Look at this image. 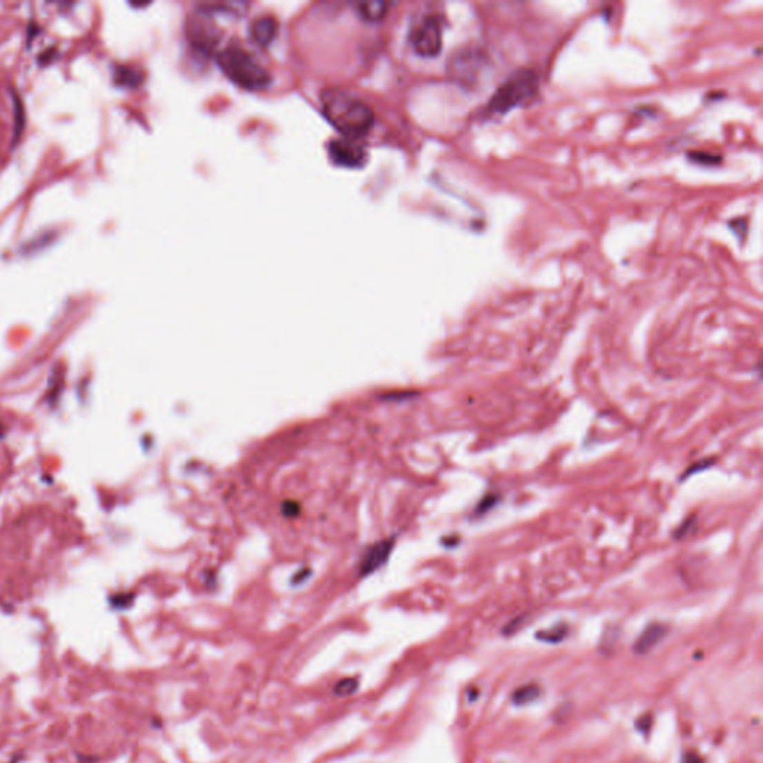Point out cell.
Segmentation results:
<instances>
[{
  "mask_svg": "<svg viewBox=\"0 0 763 763\" xmlns=\"http://www.w3.org/2000/svg\"><path fill=\"white\" fill-rule=\"evenodd\" d=\"M687 155H689V158L693 160V162L699 164H717L722 160V157H719L717 154H710L706 153V151H692V153H689Z\"/></svg>",
  "mask_w": 763,
  "mask_h": 763,
  "instance_id": "cell-13",
  "label": "cell"
},
{
  "mask_svg": "<svg viewBox=\"0 0 763 763\" xmlns=\"http://www.w3.org/2000/svg\"><path fill=\"white\" fill-rule=\"evenodd\" d=\"M567 634H568V628L565 625H561L550 630H541V632H539L535 637L545 643H559L565 637H567Z\"/></svg>",
  "mask_w": 763,
  "mask_h": 763,
  "instance_id": "cell-12",
  "label": "cell"
},
{
  "mask_svg": "<svg viewBox=\"0 0 763 763\" xmlns=\"http://www.w3.org/2000/svg\"><path fill=\"white\" fill-rule=\"evenodd\" d=\"M540 693H541L540 686L535 684V683H530V684L521 686L519 689H516L513 692L512 701H513L514 705H525V704H530V702L535 701L540 696Z\"/></svg>",
  "mask_w": 763,
  "mask_h": 763,
  "instance_id": "cell-11",
  "label": "cell"
},
{
  "mask_svg": "<svg viewBox=\"0 0 763 763\" xmlns=\"http://www.w3.org/2000/svg\"><path fill=\"white\" fill-rule=\"evenodd\" d=\"M333 162L343 167H360L364 164L365 151L352 139H336L328 146Z\"/></svg>",
  "mask_w": 763,
  "mask_h": 763,
  "instance_id": "cell-6",
  "label": "cell"
},
{
  "mask_svg": "<svg viewBox=\"0 0 763 763\" xmlns=\"http://www.w3.org/2000/svg\"><path fill=\"white\" fill-rule=\"evenodd\" d=\"M389 5L386 2H363L358 3V12L367 21H379L388 12Z\"/></svg>",
  "mask_w": 763,
  "mask_h": 763,
  "instance_id": "cell-10",
  "label": "cell"
},
{
  "mask_svg": "<svg viewBox=\"0 0 763 763\" xmlns=\"http://www.w3.org/2000/svg\"><path fill=\"white\" fill-rule=\"evenodd\" d=\"M489 64V59L483 50L473 46V48H463L456 51L450 59V72L454 77L463 82L464 86H474L485 73Z\"/></svg>",
  "mask_w": 763,
  "mask_h": 763,
  "instance_id": "cell-4",
  "label": "cell"
},
{
  "mask_svg": "<svg viewBox=\"0 0 763 763\" xmlns=\"http://www.w3.org/2000/svg\"><path fill=\"white\" fill-rule=\"evenodd\" d=\"M321 105L327 119L347 139L367 135L374 124L371 108L343 88H325L321 93Z\"/></svg>",
  "mask_w": 763,
  "mask_h": 763,
  "instance_id": "cell-1",
  "label": "cell"
},
{
  "mask_svg": "<svg viewBox=\"0 0 763 763\" xmlns=\"http://www.w3.org/2000/svg\"><path fill=\"white\" fill-rule=\"evenodd\" d=\"M392 544H394L392 541L386 540V541H380L378 544H374L371 549L367 550L363 561H361V565H360L361 572L363 574H370L374 570L380 568L389 557Z\"/></svg>",
  "mask_w": 763,
  "mask_h": 763,
  "instance_id": "cell-8",
  "label": "cell"
},
{
  "mask_svg": "<svg viewBox=\"0 0 763 763\" xmlns=\"http://www.w3.org/2000/svg\"><path fill=\"white\" fill-rule=\"evenodd\" d=\"M682 763H704V760L701 759L699 755H696V753L690 751V753H686V755L683 756Z\"/></svg>",
  "mask_w": 763,
  "mask_h": 763,
  "instance_id": "cell-14",
  "label": "cell"
},
{
  "mask_svg": "<svg viewBox=\"0 0 763 763\" xmlns=\"http://www.w3.org/2000/svg\"><path fill=\"white\" fill-rule=\"evenodd\" d=\"M278 29L279 26L275 17L261 15L252 21L249 27V35L255 44L261 46H267L273 39H275Z\"/></svg>",
  "mask_w": 763,
  "mask_h": 763,
  "instance_id": "cell-7",
  "label": "cell"
},
{
  "mask_svg": "<svg viewBox=\"0 0 763 763\" xmlns=\"http://www.w3.org/2000/svg\"><path fill=\"white\" fill-rule=\"evenodd\" d=\"M441 23L438 18L436 15H427L412 29L410 42L419 55L434 57L441 50Z\"/></svg>",
  "mask_w": 763,
  "mask_h": 763,
  "instance_id": "cell-5",
  "label": "cell"
},
{
  "mask_svg": "<svg viewBox=\"0 0 763 763\" xmlns=\"http://www.w3.org/2000/svg\"><path fill=\"white\" fill-rule=\"evenodd\" d=\"M218 63L222 72L247 90H262L270 86L271 75L251 52L238 45H229L218 55Z\"/></svg>",
  "mask_w": 763,
  "mask_h": 763,
  "instance_id": "cell-2",
  "label": "cell"
},
{
  "mask_svg": "<svg viewBox=\"0 0 763 763\" xmlns=\"http://www.w3.org/2000/svg\"><path fill=\"white\" fill-rule=\"evenodd\" d=\"M668 629L665 625L662 624H652L648 625L644 630L643 634L638 637V639L635 641V646H634V652L637 655H646L648 653L650 650H652L655 646H657L659 643L662 641L664 637L666 635Z\"/></svg>",
  "mask_w": 763,
  "mask_h": 763,
  "instance_id": "cell-9",
  "label": "cell"
},
{
  "mask_svg": "<svg viewBox=\"0 0 763 763\" xmlns=\"http://www.w3.org/2000/svg\"><path fill=\"white\" fill-rule=\"evenodd\" d=\"M540 88L539 73L532 69H519L512 73L492 94L486 109L489 114H505L516 106L534 99Z\"/></svg>",
  "mask_w": 763,
  "mask_h": 763,
  "instance_id": "cell-3",
  "label": "cell"
}]
</instances>
